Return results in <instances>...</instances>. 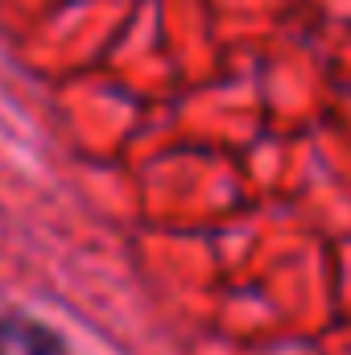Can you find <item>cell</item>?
I'll list each match as a JSON object with an SVG mask.
<instances>
[{"mask_svg": "<svg viewBox=\"0 0 351 355\" xmlns=\"http://www.w3.org/2000/svg\"><path fill=\"white\" fill-rule=\"evenodd\" d=\"M0 355H79L75 343L33 310L0 306Z\"/></svg>", "mask_w": 351, "mask_h": 355, "instance_id": "cell-1", "label": "cell"}]
</instances>
